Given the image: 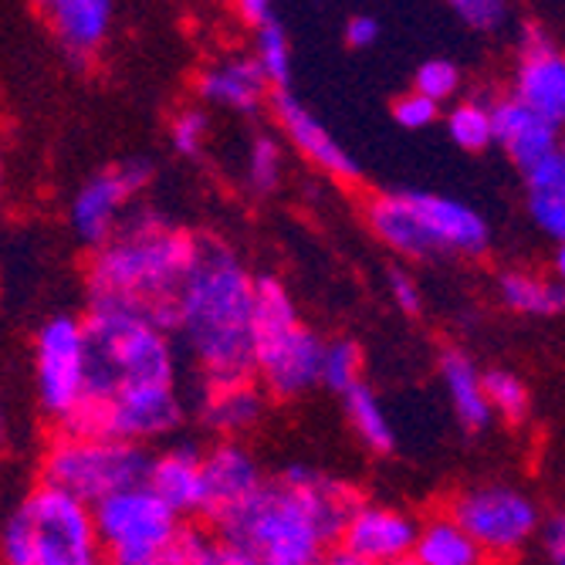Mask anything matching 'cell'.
I'll return each mask as SVG.
<instances>
[{"instance_id": "34", "label": "cell", "mask_w": 565, "mask_h": 565, "mask_svg": "<svg viewBox=\"0 0 565 565\" xmlns=\"http://www.w3.org/2000/svg\"><path fill=\"white\" fill-rule=\"evenodd\" d=\"M454 14L475 31H498L508 24V4L501 0H454Z\"/></svg>"}, {"instance_id": "11", "label": "cell", "mask_w": 565, "mask_h": 565, "mask_svg": "<svg viewBox=\"0 0 565 565\" xmlns=\"http://www.w3.org/2000/svg\"><path fill=\"white\" fill-rule=\"evenodd\" d=\"M34 380L44 414L58 424L78 406L88 383L85 329L75 316H55L38 329L34 339Z\"/></svg>"}, {"instance_id": "5", "label": "cell", "mask_w": 565, "mask_h": 565, "mask_svg": "<svg viewBox=\"0 0 565 565\" xmlns=\"http://www.w3.org/2000/svg\"><path fill=\"white\" fill-rule=\"evenodd\" d=\"M373 234L403 258H434V254H484L491 244L484 217L465 200L424 190L376 193L366 203Z\"/></svg>"}, {"instance_id": "42", "label": "cell", "mask_w": 565, "mask_h": 565, "mask_svg": "<svg viewBox=\"0 0 565 565\" xmlns=\"http://www.w3.org/2000/svg\"><path fill=\"white\" fill-rule=\"evenodd\" d=\"M0 183H4V167H0Z\"/></svg>"}, {"instance_id": "32", "label": "cell", "mask_w": 565, "mask_h": 565, "mask_svg": "<svg viewBox=\"0 0 565 565\" xmlns=\"http://www.w3.org/2000/svg\"><path fill=\"white\" fill-rule=\"evenodd\" d=\"M457 88H460V68L454 62H447V58H430L414 75V92L430 98L434 106L447 102Z\"/></svg>"}, {"instance_id": "25", "label": "cell", "mask_w": 565, "mask_h": 565, "mask_svg": "<svg viewBox=\"0 0 565 565\" xmlns=\"http://www.w3.org/2000/svg\"><path fill=\"white\" fill-rule=\"evenodd\" d=\"M501 301L511 308V312L522 316H542L552 319L562 312L565 305V291L558 278H545V275H532V271H504L498 281Z\"/></svg>"}, {"instance_id": "10", "label": "cell", "mask_w": 565, "mask_h": 565, "mask_svg": "<svg viewBox=\"0 0 565 565\" xmlns=\"http://www.w3.org/2000/svg\"><path fill=\"white\" fill-rule=\"evenodd\" d=\"M447 519L465 529L484 558H508L539 535L542 511L535 498L519 488L481 484L460 491L447 508Z\"/></svg>"}, {"instance_id": "37", "label": "cell", "mask_w": 565, "mask_h": 565, "mask_svg": "<svg viewBox=\"0 0 565 565\" xmlns=\"http://www.w3.org/2000/svg\"><path fill=\"white\" fill-rule=\"evenodd\" d=\"M390 295H393V301L403 308L406 316H417L420 312V288H417L414 275H406L403 268L390 271Z\"/></svg>"}, {"instance_id": "29", "label": "cell", "mask_w": 565, "mask_h": 565, "mask_svg": "<svg viewBox=\"0 0 565 565\" xmlns=\"http://www.w3.org/2000/svg\"><path fill=\"white\" fill-rule=\"evenodd\" d=\"M319 383H326L335 393H349L352 386L363 383V349L352 339H335L326 342L322 349V370H319Z\"/></svg>"}, {"instance_id": "17", "label": "cell", "mask_w": 565, "mask_h": 565, "mask_svg": "<svg viewBox=\"0 0 565 565\" xmlns=\"http://www.w3.org/2000/svg\"><path fill=\"white\" fill-rule=\"evenodd\" d=\"M41 14L75 65H88L113 31L116 8L109 0H47Z\"/></svg>"}, {"instance_id": "41", "label": "cell", "mask_w": 565, "mask_h": 565, "mask_svg": "<svg viewBox=\"0 0 565 565\" xmlns=\"http://www.w3.org/2000/svg\"><path fill=\"white\" fill-rule=\"evenodd\" d=\"M312 565H366V562H359V558H355V555H349L345 548L332 545V548H326Z\"/></svg>"}, {"instance_id": "3", "label": "cell", "mask_w": 565, "mask_h": 565, "mask_svg": "<svg viewBox=\"0 0 565 565\" xmlns=\"http://www.w3.org/2000/svg\"><path fill=\"white\" fill-rule=\"evenodd\" d=\"M196 258V234L160 214L122 221L88 262L92 308L129 312L173 335L183 281Z\"/></svg>"}, {"instance_id": "28", "label": "cell", "mask_w": 565, "mask_h": 565, "mask_svg": "<svg viewBox=\"0 0 565 565\" xmlns=\"http://www.w3.org/2000/svg\"><path fill=\"white\" fill-rule=\"evenodd\" d=\"M254 65L262 68L265 82L281 92L291 78V44H288V34L285 28L278 24V18L265 28L254 31Z\"/></svg>"}, {"instance_id": "16", "label": "cell", "mask_w": 565, "mask_h": 565, "mask_svg": "<svg viewBox=\"0 0 565 565\" xmlns=\"http://www.w3.org/2000/svg\"><path fill=\"white\" fill-rule=\"evenodd\" d=\"M271 113L275 122L281 126V132L288 136V142L301 152V157L319 167L322 173L342 180V183H355L359 180V163L349 157V149L326 129L322 119H316L305 109V102H298L288 88L271 92Z\"/></svg>"}, {"instance_id": "27", "label": "cell", "mask_w": 565, "mask_h": 565, "mask_svg": "<svg viewBox=\"0 0 565 565\" xmlns=\"http://www.w3.org/2000/svg\"><path fill=\"white\" fill-rule=\"evenodd\" d=\"M481 386H484V399L491 406V414L504 417L508 424H522L529 417L532 393L522 376H515L511 370H488L481 373Z\"/></svg>"}, {"instance_id": "22", "label": "cell", "mask_w": 565, "mask_h": 565, "mask_svg": "<svg viewBox=\"0 0 565 565\" xmlns=\"http://www.w3.org/2000/svg\"><path fill=\"white\" fill-rule=\"evenodd\" d=\"M440 376H444V386H447V396L454 403V414H457L460 427L471 434H481L494 414L484 399L481 370L475 366V359L460 349H447L440 355Z\"/></svg>"}, {"instance_id": "15", "label": "cell", "mask_w": 565, "mask_h": 565, "mask_svg": "<svg viewBox=\"0 0 565 565\" xmlns=\"http://www.w3.org/2000/svg\"><path fill=\"white\" fill-rule=\"evenodd\" d=\"M511 98L552 126H562L565 119V58L542 24H529L522 31L515 95Z\"/></svg>"}, {"instance_id": "18", "label": "cell", "mask_w": 565, "mask_h": 565, "mask_svg": "<svg viewBox=\"0 0 565 565\" xmlns=\"http://www.w3.org/2000/svg\"><path fill=\"white\" fill-rule=\"evenodd\" d=\"M491 142H498L508 160L529 173L558 152V126L529 113L515 98H501L491 106Z\"/></svg>"}, {"instance_id": "2", "label": "cell", "mask_w": 565, "mask_h": 565, "mask_svg": "<svg viewBox=\"0 0 565 565\" xmlns=\"http://www.w3.org/2000/svg\"><path fill=\"white\" fill-rule=\"evenodd\" d=\"M359 501L363 494L339 478L288 468L265 481L217 539L258 565H312L326 548L339 545V532Z\"/></svg>"}, {"instance_id": "19", "label": "cell", "mask_w": 565, "mask_h": 565, "mask_svg": "<svg viewBox=\"0 0 565 565\" xmlns=\"http://www.w3.org/2000/svg\"><path fill=\"white\" fill-rule=\"evenodd\" d=\"M146 488L157 494L173 515H200V491H203V450L200 447H170L149 457Z\"/></svg>"}, {"instance_id": "4", "label": "cell", "mask_w": 565, "mask_h": 565, "mask_svg": "<svg viewBox=\"0 0 565 565\" xmlns=\"http://www.w3.org/2000/svg\"><path fill=\"white\" fill-rule=\"evenodd\" d=\"M254 278L237 254L211 234H196V258L177 305V329L203 383L250 376Z\"/></svg>"}, {"instance_id": "31", "label": "cell", "mask_w": 565, "mask_h": 565, "mask_svg": "<svg viewBox=\"0 0 565 565\" xmlns=\"http://www.w3.org/2000/svg\"><path fill=\"white\" fill-rule=\"evenodd\" d=\"M281 146L275 136H258L247 149V186L254 193H271L281 183Z\"/></svg>"}, {"instance_id": "12", "label": "cell", "mask_w": 565, "mask_h": 565, "mask_svg": "<svg viewBox=\"0 0 565 565\" xmlns=\"http://www.w3.org/2000/svg\"><path fill=\"white\" fill-rule=\"evenodd\" d=\"M265 481L268 478L262 475V465L241 440H217L203 454L200 519L217 535L250 504V498L262 491Z\"/></svg>"}, {"instance_id": "39", "label": "cell", "mask_w": 565, "mask_h": 565, "mask_svg": "<svg viewBox=\"0 0 565 565\" xmlns=\"http://www.w3.org/2000/svg\"><path fill=\"white\" fill-rule=\"evenodd\" d=\"M380 41V21L370 14H355L345 24V44L349 47H373Z\"/></svg>"}, {"instance_id": "8", "label": "cell", "mask_w": 565, "mask_h": 565, "mask_svg": "<svg viewBox=\"0 0 565 565\" xmlns=\"http://www.w3.org/2000/svg\"><path fill=\"white\" fill-rule=\"evenodd\" d=\"M149 457L139 444L58 434L41 457V484L95 508L119 491L146 484Z\"/></svg>"}, {"instance_id": "35", "label": "cell", "mask_w": 565, "mask_h": 565, "mask_svg": "<svg viewBox=\"0 0 565 565\" xmlns=\"http://www.w3.org/2000/svg\"><path fill=\"white\" fill-rule=\"evenodd\" d=\"M437 116H440V106H434L430 98H424L417 92H406L393 102V119L403 129H427L437 122Z\"/></svg>"}, {"instance_id": "13", "label": "cell", "mask_w": 565, "mask_h": 565, "mask_svg": "<svg viewBox=\"0 0 565 565\" xmlns=\"http://www.w3.org/2000/svg\"><path fill=\"white\" fill-rule=\"evenodd\" d=\"M152 170L146 160H126L119 167H109L82 183V190L72 200V227L88 244L98 247L113 237V231L122 224V211L132 203V196L149 183Z\"/></svg>"}, {"instance_id": "24", "label": "cell", "mask_w": 565, "mask_h": 565, "mask_svg": "<svg viewBox=\"0 0 565 565\" xmlns=\"http://www.w3.org/2000/svg\"><path fill=\"white\" fill-rule=\"evenodd\" d=\"M488 558L481 548L465 535L454 519L437 515L417 529L414 552H409V565H484Z\"/></svg>"}, {"instance_id": "1", "label": "cell", "mask_w": 565, "mask_h": 565, "mask_svg": "<svg viewBox=\"0 0 565 565\" xmlns=\"http://www.w3.org/2000/svg\"><path fill=\"white\" fill-rule=\"evenodd\" d=\"M82 329L88 383L78 406L58 424V434L106 437L139 447L170 437L183 424L173 339L113 308H92Z\"/></svg>"}, {"instance_id": "9", "label": "cell", "mask_w": 565, "mask_h": 565, "mask_svg": "<svg viewBox=\"0 0 565 565\" xmlns=\"http://www.w3.org/2000/svg\"><path fill=\"white\" fill-rule=\"evenodd\" d=\"M92 522L106 565H152L183 532V519L146 484L98 501L92 508Z\"/></svg>"}, {"instance_id": "38", "label": "cell", "mask_w": 565, "mask_h": 565, "mask_svg": "<svg viewBox=\"0 0 565 565\" xmlns=\"http://www.w3.org/2000/svg\"><path fill=\"white\" fill-rule=\"evenodd\" d=\"M539 535H542V548H545L548 562L565 565V522H562V515H552L548 522H542Z\"/></svg>"}, {"instance_id": "14", "label": "cell", "mask_w": 565, "mask_h": 565, "mask_svg": "<svg viewBox=\"0 0 565 565\" xmlns=\"http://www.w3.org/2000/svg\"><path fill=\"white\" fill-rule=\"evenodd\" d=\"M420 522H414L399 508L359 501L339 532V548L366 565H403L414 552Z\"/></svg>"}, {"instance_id": "43", "label": "cell", "mask_w": 565, "mask_h": 565, "mask_svg": "<svg viewBox=\"0 0 565 565\" xmlns=\"http://www.w3.org/2000/svg\"><path fill=\"white\" fill-rule=\"evenodd\" d=\"M403 565H409V562H403Z\"/></svg>"}, {"instance_id": "7", "label": "cell", "mask_w": 565, "mask_h": 565, "mask_svg": "<svg viewBox=\"0 0 565 565\" xmlns=\"http://www.w3.org/2000/svg\"><path fill=\"white\" fill-rule=\"evenodd\" d=\"M0 565H106L92 508L38 484L0 529Z\"/></svg>"}, {"instance_id": "6", "label": "cell", "mask_w": 565, "mask_h": 565, "mask_svg": "<svg viewBox=\"0 0 565 565\" xmlns=\"http://www.w3.org/2000/svg\"><path fill=\"white\" fill-rule=\"evenodd\" d=\"M326 342L301 326L288 288L265 275L254 278L250 312V376L275 399H295L319 386Z\"/></svg>"}, {"instance_id": "26", "label": "cell", "mask_w": 565, "mask_h": 565, "mask_svg": "<svg viewBox=\"0 0 565 565\" xmlns=\"http://www.w3.org/2000/svg\"><path fill=\"white\" fill-rule=\"evenodd\" d=\"M342 399H345V414H349L355 437L363 440L373 454H390L396 447V434H393V424L386 417V409L380 406L376 393L366 383H359Z\"/></svg>"}, {"instance_id": "23", "label": "cell", "mask_w": 565, "mask_h": 565, "mask_svg": "<svg viewBox=\"0 0 565 565\" xmlns=\"http://www.w3.org/2000/svg\"><path fill=\"white\" fill-rule=\"evenodd\" d=\"M525 183H529L532 221L552 244H562L565 241V157H562V149L555 157L542 160L539 167H532L525 173Z\"/></svg>"}, {"instance_id": "30", "label": "cell", "mask_w": 565, "mask_h": 565, "mask_svg": "<svg viewBox=\"0 0 565 565\" xmlns=\"http://www.w3.org/2000/svg\"><path fill=\"white\" fill-rule=\"evenodd\" d=\"M447 136L468 152H484L491 146V106L484 102H460L447 113Z\"/></svg>"}, {"instance_id": "40", "label": "cell", "mask_w": 565, "mask_h": 565, "mask_svg": "<svg viewBox=\"0 0 565 565\" xmlns=\"http://www.w3.org/2000/svg\"><path fill=\"white\" fill-rule=\"evenodd\" d=\"M234 11H237L241 24H247L250 31H258V28L275 21V8L268 4V0H237Z\"/></svg>"}, {"instance_id": "21", "label": "cell", "mask_w": 565, "mask_h": 565, "mask_svg": "<svg viewBox=\"0 0 565 565\" xmlns=\"http://www.w3.org/2000/svg\"><path fill=\"white\" fill-rule=\"evenodd\" d=\"M265 406H268V396L254 383V376L227 380V383H203L200 420L224 440H234L237 434L258 427V420L265 417Z\"/></svg>"}, {"instance_id": "33", "label": "cell", "mask_w": 565, "mask_h": 565, "mask_svg": "<svg viewBox=\"0 0 565 565\" xmlns=\"http://www.w3.org/2000/svg\"><path fill=\"white\" fill-rule=\"evenodd\" d=\"M207 129H211V119L203 109H180L170 122V139L177 146V152L183 157H200L203 149V139H207Z\"/></svg>"}, {"instance_id": "36", "label": "cell", "mask_w": 565, "mask_h": 565, "mask_svg": "<svg viewBox=\"0 0 565 565\" xmlns=\"http://www.w3.org/2000/svg\"><path fill=\"white\" fill-rule=\"evenodd\" d=\"M203 535H207V529H186L183 525V532L173 542V548L160 562H152V565H196V552H200Z\"/></svg>"}, {"instance_id": "20", "label": "cell", "mask_w": 565, "mask_h": 565, "mask_svg": "<svg viewBox=\"0 0 565 565\" xmlns=\"http://www.w3.org/2000/svg\"><path fill=\"white\" fill-rule=\"evenodd\" d=\"M196 92L203 102H214L231 113H258L271 98V85L250 55H231L207 65L196 75Z\"/></svg>"}]
</instances>
